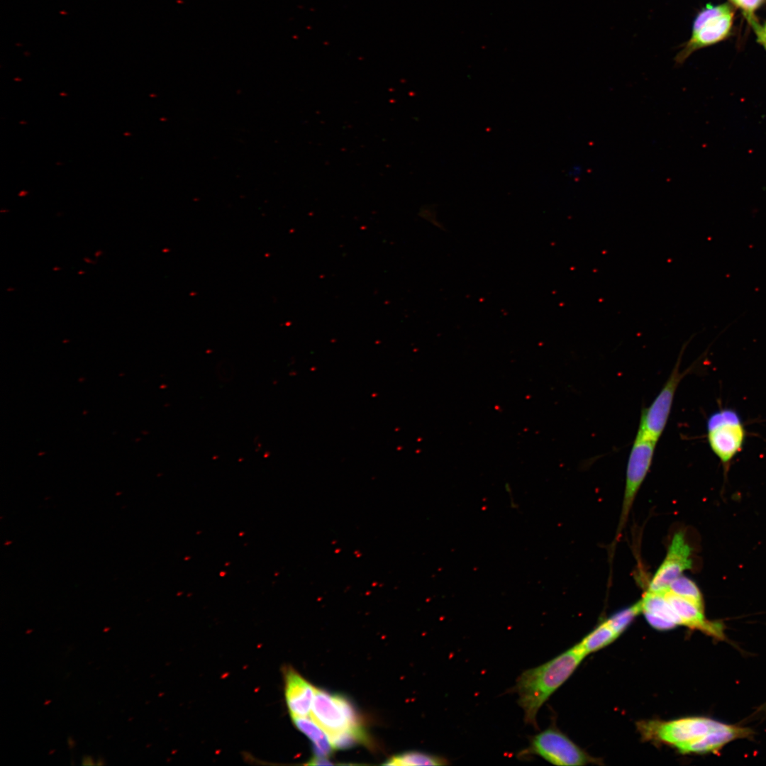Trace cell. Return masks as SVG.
Listing matches in <instances>:
<instances>
[{"label":"cell","mask_w":766,"mask_h":766,"mask_svg":"<svg viewBox=\"0 0 766 766\" xmlns=\"http://www.w3.org/2000/svg\"><path fill=\"white\" fill-rule=\"evenodd\" d=\"M584 657L577 644L547 662L520 675L514 689L526 723L537 728L536 716L541 706L571 676Z\"/></svg>","instance_id":"6da1fadb"},{"label":"cell","mask_w":766,"mask_h":766,"mask_svg":"<svg viewBox=\"0 0 766 766\" xmlns=\"http://www.w3.org/2000/svg\"><path fill=\"white\" fill-rule=\"evenodd\" d=\"M706 432L711 450L728 467L745 442L747 431L740 416L733 409H720L709 416Z\"/></svg>","instance_id":"7a4b0ae2"},{"label":"cell","mask_w":766,"mask_h":766,"mask_svg":"<svg viewBox=\"0 0 766 766\" xmlns=\"http://www.w3.org/2000/svg\"><path fill=\"white\" fill-rule=\"evenodd\" d=\"M518 755H537L561 766H580L596 762L595 758L555 727H549L532 736L528 747Z\"/></svg>","instance_id":"3957f363"},{"label":"cell","mask_w":766,"mask_h":766,"mask_svg":"<svg viewBox=\"0 0 766 766\" xmlns=\"http://www.w3.org/2000/svg\"><path fill=\"white\" fill-rule=\"evenodd\" d=\"M310 715L328 737L345 730L362 728L357 711L348 699L316 687Z\"/></svg>","instance_id":"277c9868"},{"label":"cell","mask_w":766,"mask_h":766,"mask_svg":"<svg viewBox=\"0 0 766 766\" xmlns=\"http://www.w3.org/2000/svg\"><path fill=\"white\" fill-rule=\"evenodd\" d=\"M727 724L706 717H687L665 722H650L643 726L644 733L676 748L723 728Z\"/></svg>","instance_id":"5b68a950"},{"label":"cell","mask_w":766,"mask_h":766,"mask_svg":"<svg viewBox=\"0 0 766 766\" xmlns=\"http://www.w3.org/2000/svg\"><path fill=\"white\" fill-rule=\"evenodd\" d=\"M657 442L638 433L635 435L627 463L624 497L616 539L625 525L635 495L650 467Z\"/></svg>","instance_id":"8992f818"},{"label":"cell","mask_w":766,"mask_h":766,"mask_svg":"<svg viewBox=\"0 0 766 766\" xmlns=\"http://www.w3.org/2000/svg\"><path fill=\"white\" fill-rule=\"evenodd\" d=\"M681 356L670 375L650 405L641 413L638 434L657 441L669 418L676 389L686 372H680Z\"/></svg>","instance_id":"52a82bcc"},{"label":"cell","mask_w":766,"mask_h":766,"mask_svg":"<svg viewBox=\"0 0 766 766\" xmlns=\"http://www.w3.org/2000/svg\"><path fill=\"white\" fill-rule=\"evenodd\" d=\"M692 548L682 531L676 533L669 545L667 555L653 577L648 591L665 592L670 584L682 573L692 567Z\"/></svg>","instance_id":"ba28073f"},{"label":"cell","mask_w":766,"mask_h":766,"mask_svg":"<svg viewBox=\"0 0 766 766\" xmlns=\"http://www.w3.org/2000/svg\"><path fill=\"white\" fill-rule=\"evenodd\" d=\"M734 12L731 11L714 18L705 23L682 45V50L675 57V65L680 66L696 50L716 44L731 33Z\"/></svg>","instance_id":"9c48e42d"},{"label":"cell","mask_w":766,"mask_h":766,"mask_svg":"<svg viewBox=\"0 0 766 766\" xmlns=\"http://www.w3.org/2000/svg\"><path fill=\"white\" fill-rule=\"evenodd\" d=\"M284 697L291 718L308 717L316 687L294 668L284 669Z\"/></svg>","instance_id":"30bf717a"},{"label":"cell","mask_w":766,"mask_h":766,"mask_svg":"<svg viewBox=\"0 0 766 766\" xmlns=\"http://www.w3.org/2000/svg\"><path fill=\"white\" fill-rule=\"evenodd\" d=\"M665 597L680 619L681 625L701 631L716 638L724 637L723 626L721 622L708 621L704 609L694 602L666 591Z\"/></svg>","instance_id":"8fae6325"},{"label":"cell","mask_w":766,"mask_h":766,"mask_svg":"<svg viewBox=\"0 0 766 766\" xmlns=\"http://www.w3.org/2000/svg\"><path fill=\"white\" fill-rule=\"evenodd\" d=\"M753 731L745 727L728 725L723 728L712 731L704 736L690 743L677 747L683 754L708 753L720 750L727 743L738 739L749 737Z\"/></svg>","instance_id":"7c38bea8"},{"label":"cell","mask_w":766,"mask_h":766,"mask_svg":"<svg viewBox=\"0 0 766 766\" xmlns=\"http://www.w3.org/2000/svg\"><path fill=\"white\" fill-rule=\"evenodd\" d=\"M292 720L296 728L313 743L314 756L328 758L333 748L326 732L307 717L292 718Z\"/></svg>","instance_id":"4fadbf2b"},{"label":"cell","mask_w":766,"mask_h":766,"mask_svg":"<svg viewBox=\"0 0 766 766\" xmlns=\"http://www.w3.org/2000/svg\"><path fill=\"white\" fill-rule=\"evenodd\" d=\"M665 592L647 591L641 598L642 612L657 616L681 625V621L667 599Z\"/></svg>","instance_id":"5bb4252c"},{"label":"cell","mask_w":766,"mask_h":766,"mask_svg":"<svg viewBox=\"0 0 766 766\" xmlns=\"http://www.w3.org/2000/svg\"><path fill=\"white\" fill-rule=\"evenodd\" d=\"M619 635L604 621L585 636L577 645L586 656L609 645Z\"/></svg>","instance_id":"9a60e30c"},{"label":"cell","mask_w":766,"mask_h":766,"mask_svg":"<svg viewBox=\"0 0 766 766\" xmlns=\"http://www.w3.org/2000/svg\"><path fill=\"white\" fill-rule=\"evenodd\" d=\"M449 760L445 757L421 751H408L392 756L384 765L391 766L447 765Z\"/></svg>","instance_id":"2e32d148"},{"label":"cell","mask_w":766,"mask_h":766,"mask_svg":"<svg viewBox=\"0 0 766 766\" xmlns=\"http://www.w3.org/2000/svg\"><path fill=\"white\" fill-rule=\"evenodd\" d=\"M667 591L687 599L704 609L702 594L696 584L684 576H679L669 586Z\"/></svg>","instance_id":"e0dca14e"},{"label":"cell","mask_w":766,"mask_h":766,"mask_svg":"<svg viewBox=\"0 0 766 766\" xmlns=\"http://www.w3.org/2000/svg\"><path fill=\"white\" fill-rule=\"evenodd\" d=\"M642 612L641 601L611 616L605 621L618 635L623 632L634 618Z\"/></svg>","instance_id":"ac0fdd59"},{"label":"cell","mask_w":766,"mask_h":766,"mask_svg":"<svg viewBox=\"0 0 766 766\" xmlns=\"http://www.w3.org/2000/svg\"><path fill=\"white\" fill-rule=\"evenodd\" d=\"M333 749H348L366 739L362 728L348 729L328 736Z\"/></svg>","instance_id":"d6986e66"},{"label":"cell","mask_w":766,"mask_h":766,"mask_svg":"<svg viewBox=\"0 0 766 766\" xmlns=\"http://www.w3.org/2000/svg\"><path fill=\"white\" fill-rule=\"evenodd\" d=\"M731 11H733V10L729 4L726 3L719 5H712L709 4L706 5L696 14L693 21L692 33L697 31L709 20Z\"/></svg>","instance_id":"ffe728a7"},{"label":"cell","mask_w":766,"mask_h":766,"mask_svg":"<svg viewBox=\"0 0 766 766\" xmlns=\"http://www.w3.org/2000/svg\"><path fill=\"white\" fill-rule=\"evenodd\" d=\"M765 0H733L744 12L747 19L754 17V12L760 7Z\"/></svg>","instance_id":"44dd1931"},{"label":"cell","mask_w":766,"mask_h":766,"mask_svg":"<svg viewBox=\"0 0 766 766\" xmlns=\"http://www.w3.org/2000/svg\"><path fill=\"white\" fill-rule=\"evenodd\" d=\"M644 615L648 623L657 630H670L677 626L675 623L663 618L649 614H644Z\"/></svg>","instance_id":"7402d4cb"},{"label":"cell","mask_w":766,"mask_h":766,"mask_svg":"<svg viewBox=\"0 0 766 766\" xmlns=\"http://www.w3.org/2000/svg\"><path fill=\"white\" fill-rule=\"evenodd\" d=\"M751 25L757 37V40L760 44L766 43V22L763 26H760L756 21L755 16L748 20Z\"/></svg>","instance_id":"603a6c76"},{"label":"cell","mask_w":766,"mask_h":766,"mask_svg":"<svg viewBox=\"0 0 766 766\" xmlns=\"http://www.w3.org/2000/svg\"><path fill=\"white\" fill-rule=\"evenodd\" d=\"M306 765H333V763L331 762L328 760V757H320L313 756L309 761V762L306 763Z\"/></svg>","instance_id":"cb8c5ba5"},{"label":"cell","mask_w":766,"mask_h":766,"mask_svg":"<svg viewBox=\"0 0 766 766\" xmlns=\"http://www.w3.org/2000/svg\"><path fill=\"white\" fill-rule=\"evenodd\" d=\"M82 765H85V766L86 765H91L92 766V765H95L96 762H94V760L91 755H84L82 757Z\"/></svg>","instance_id":"d4e9b609"},{"label":"cell","mask_w":766,"mask_h":766,"mask_svg":"<svg viewBox=\"0 0 766 766\" xmlns=\"http://www.w3.org/2000/svg\"><path fill=\"white\" fill-rule=\"evenodd\" d=\"M67 745L70 749H72L75 745L74 740L71 736L67 738Z\"/></svg>","instance_id":"484cf974"},{"label":"cell","mask_w":766,"mask_h":766,"mask_svg":"<svg viewBox=\"0 0 766 766\" xmlns=\"http://www.w3.org/2000/svg\"><path fill=\"white\" fill-rule=\"evenodd\" d=\"M96 765H105L104 758L101 757H98V759L96 760Z\"/></svg>","instance_id":"4316f807"},{"label":"cell","mask_w":766,"mask_h":766,"mask_svg":"<svg viewBox=\"0 0 766 766\" xmlns=\"http://www.w3.org/2000/svg\"><path fill=\"white\" fill-rule=\"evenodd\" d=\"M761 45H762V46L764 47V48H765V49L766 50V43H762V44H761Z\"/></svg>","instance_id":"83f0119b"},{"label":"cell","mask_w":766,"mask_h":766,"mask_svg":"<svg viewBox=\"0 0 766 766\" xmlns=\"http://www.w3.org/2000/svg\"><path fill=\"white\" fill-rule=\"evenodd\" d=\"M60 268H54L53 270H60Z\"/></svg>","instance_id":"f1b7e54d"},{"label":"cell","mask_w":766,"mask_h":766,"mask_svg":"<svg viewBox=\"0 0 766 766\" xmlns=\"http://www.w3.org/2000/svg\"><path fill=\"white\" fill-rule=\"evenodd\" d=\"M84 273V272H79V274Z\"/></svg>","instance_id":"f546056e"},{"label":"cell","mask_w":766,"mask_h":766,"mask_svg":"<svg viewBox=\"0 0 766 766\" xmlns=\"http://www.w3.org/2000/svg\"><path fill=\"white\" fill-rule=\"evenodd\" d=\"M765 710L766 711V704H765Z\"/></svg>","instance_id":"4dcf8cb0"},{"label":"cell","mask_w":766,"mask_h":766,"mask_svg":"<svg viewBox=\"0 0 766 766\" xmlns=\"http://www.w3.org/2000/svg\"><path fill=\"white\" fill-rule=\"evenodd\" d=\"M731 1H733V0H731Z\"/></svg>","instance_id":"1f68e13d"}]
</instances>
